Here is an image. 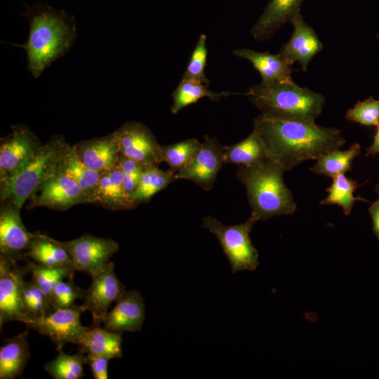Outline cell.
<instances>
[{
    "mask_svg": "<svg viewBox=\"0 0 379 379\" xmlns=\"http://www.w3.org/2000/svg\"><path fill=\"white\" fill-rule=\"evenodd\" d=\"M268 159L288 171L307 160L340 149L345 143L340 131L315 121L262 112L253 120Z\"/></svg>",
    "mask_w": 379,
    "mask_h": 379,
    "instance_id": "obj_1",
    "label": "cell"
},
{
    "mask_svg": "<svg viewBox=\"0 0 379 379\" xmlns=\"http://www.w3.org/2000/svg\"><path fill=\"white\" fill-rule=\"evenodd\" d=\"M29 22L27 40L20 46L26 52L29 72L36 79L72 48L77 27L73 18L51 8L30 14Z\"/></svg>",
    "mask_w": 379,
    "mask_h": 379,
    "instance_id": "obj_2",
    "label": "cell"
},
{
    "mask_svg": "<svg viewBox=\"0 0 379 379\" xmlns=\"http://www.w3.org/2000/svg\"><path fill=\"white\" fill-rule=\"evenodd\" d=\"M284 172L269 159L253 166H239L236 175L245 187L251 216L256 221L295 212L297 205L292 192L284 182Z\"/></svg>",
    "mask_w": 379,
    "mask_h": 379,
    "instance_id": "obj_3",
    "label": "cell"
},
{
    "mask_svg": "<svg viewBox=\"0 0 379 379\" xmlns=\"http://www.w3.org/2000/svg\"><path fill=\"white\" fill-rule=\"evenodd\" d=\"M245 94L262 112L311 121L321 114L325 105L322 94L294 81L260 84L250 87Z\"/></svg>",
    "mask_w": 379,
    "mask_h": 379,
    "instance_id": "obj_4",
    "label": "cell"
},
{
    "mask_svg": "<svg viewBox=\"0 0 379 379\" xmlns=\"http://www.w3.org/2000/svg\"><path fill=\"white\" fill-rule=\"evenodd\" d=\"M68 145L60 135L42 145L13 177L1 184V201L8 200L21 208L40 185L58 173V162Z\"/></svg>",
    "mask_w": 379,
    "mask_h": 379,
    "instance_id": "obj_5",
    "label": "cell"
},
{
    "mask_svg": "<svg viewBox=\"0 0 379 379\" xmlns=\"http://www.w3.org/2000/svg\"><path fill=\"white\" fill-rule=\"evenodd\" d=\"M256 222L251 216L246 222L234 225H225L211 215L203 219L202 227L217 237L233 273L253 271L258 266V252L249 236Z\"/></svg>",
    "mask_w": 379,
    "mask_h": 379,
    "instance_id": "obj_6",
    "label": "cell"
},
{
    "mask_svg": "<svg viewBox=\"0 0 379 379\" xmlns=\"http://www.w3.org/2000/svg\"><path fill=\"white\" fill-rule=\"evenodd\" d=\"M84 312L81 306L53 309L49 312L26 323V326L46 335L55 344L58 351L69 343L77 344L88 327L80 321Z\"/></svg>",
    "mask_w": 379,
    "mask_h": 379,
    "instance_id": "obj_7",
    "label": "cell"
},
{
    "mask_svg": "<svg viewBox=\"0 0 379 379\" xmlns=\"http://www.w3.org/2000/svg\"><path fill=\"white\" fill-rule=\"evenodd\" d=\"M59 242L72 258L74 269L91 277L105 270L109 258L118 251L119 247L114 239L89 234L71 241Z\"/></svg>",
    "mask_w": 379,
    "mask_h": 379,
    "instance_id": "obj_8",
    "label": "cell"
},
{
    "mask_svg": "<svg viewBox=\"0 0 379 379\" xmlns=\"http://www.w3.org/2000/svg\"><path fill=\"white\" fill-rule=\"evenodd\" d=\"M112 133L121 155L145 166L163 162L161 145L144 124L127 121Z\"/></svg>",
    "mask_w": 379,
    "mask_h": 379,
    "instance_id": "obj_9",
    "label": "cell"
},
{
    "mask_svg": "<svg viewBox=\"0 0 379 379\" xmlns=\"http://www.w3.org/2000/svg\"><path fill=\"white\" fill-rule=\"evenodd\" d=\"M29 273L28 263L20 266L17 262L0 256V327L11 321L26 324L29 319L22 303L24 277Z\"/></svg>",
    "mask_w": 379,
    "mask_h": 379,
    "instance_id": "obj_10",
    "label": "cell"
},
{
    "mask_svg": "<svg viewBox=\"0 0 379 379\" xmlns=\"http://www.w3.org/2000/svg\"><path fill=\"white\" fill-rule=\"evenodd\" d=\"M36 135L26 126H12V133L0 145V182L13 177L41 147Z\"/></svg>",
    "mask_w": 379,
    "mask_h": 379,
    "instance_id": "obj_11",
    "label": "cell"
},
{
    "mask_svg": "<svg viewBox=\"0 0 379 379\" xmlns=\"http://www.w3.org/2000/svg\"><path fill=\"white\" fill-rule=\"evenodd\" d=\"M29 199V208L44 206L57 211H65L79 204L89 203L79 185L58 172L40 185Z\"/></svg>",
    "mask_w": 379,
    "mask_h": 379,
    "instance_id": "obj_12",
    "label": "cell"
},
{
    "mask_svg": "<svg viewBox=\"0 0 379 379\" xmlns=\"http://www.w3.org/2000/svg\"><path fill=\"white\" fill-rule=\"evenodd\" d=\"M223 147L217 139L205 135L199 153L175 174V179L190 180L204 190H211L224 164Z\"/></svg>",
    "mask_w": 379,
    "mask_h": 379,
    "instance_id": "obj_13",
    "label": "cell"
},
{
    "mask_svg": "<svg viewBox=\"0 0 379 379\" xmlns=\"http://www.w3.org/2000/svg\"><path fill=\"white\" fill-rule=\"evenodd\" d=\"M126 291V286L118 279L114 272V265L108 263L104 271L92 277V282L86 290L83 312H91L93 325H100L111 303L117 301Z\"/></svg>",
    "mask_w": 379,
    "mask_h": 379,
    "instance_id": "obj_14",
    "label": "cell"
},
{
    "mask_svg": "<svg viewBox=\"0 0 379 379\" xmlns=\"http://www.w3.org/2000/svg\"><path fill=\"white\" fill-rule=\"evenodd\" d=\"M20 209L9 202L0 212V256L17 262L26 259L33 235L22 223Z\"/></svg>",
    "mask_w": 379,
    "mask_h": 379,
    "instance_id": "obj_15",
    "label": "cell"
},
{
    "mask_svg": "<svg viewBox=\"0 0 379 379\" xmlns=\"http://www.w3.org/2000/svg\"><path fill=\"white\" fill-rule=\"evenodd\" d=\"M293 32L279 54L290 65L300 62L302 71H307L313 58L323 49V44L314 30L304 20L300 11L290 20Z\"/></svg>",
    "mask_w": 379,
    "mask_h": 379,
    "instance_id": "obj_16",
    "label": "cell"
},
{
    "mask_svg": "<svg viewBox=\"0 0 379 379\" xmlns=\"http://www.w3.org/2000/svg\"><path fill=\"white\" fill-rule=\"evenodd\" d=\"M102 320L105 328L122 333L140 331L145 319L144 300L138 291H125Z\"/></svg>",
    "mask_w": 379,
    "mask_h": 379,
    "instance_id": "obj_17",
    "label": "cell"
},
{
    "mask_svg": "<svg viewBox=\"0 0 379 379\" xmlns=\"http://www.w3.org/2000/svg\"><path fill=\"white\" fill-rule=\"evenodd\" d=\"M91 204L112 211H128L137 206L125 189L122 173L117 164L101 173Z\"/></svg>",
    "mask_w": 379,
    "mask_h": 379,
    "instance_id": "obj_18",
    "label": "cell"
},
{
    "mask_svg": "<svg viewBox=\"0 0 379 379\" xmlns=\"http://www.w3.org/2000/svg\"><path fill=\"white\" fill-rule=\"evenodd\" d=\"M79 159L91 168L102 172L114 167L121 156L113 135L81 141L73 146Z\"/></svg>",
    "mask_w": 379,
    "mask_h": 379,
    "instance_id": "obj_19",
    "label": "cell"
},
{
    "mask_svg": "<svg viewBox=\"0 0 379 379\" xmlns=\"http://www.w3.org/2000/svg\"><path fill=\"white\" fill-rule=\"evenodd\" d=\"M233 54L251 62L260 73L262 84L293 81L291 75L294 69L279 53L259 52L244 48L234 50Z\"/></svg>",
    "mask_w": 379,
    "mask_h": 379,
    "instance_id": "obj_20",
    "label": "cell"
},
{
    "mask_svg": "<svg viewBox=\"0 0 379 379\" xmlns=\"http://www.w3.org/2000/svg\"><path fill=\"white\" fill-rule=\"evenodd\" d=\"M305 0H270L264 11L251 29L257 41H266L300 11Z\"/></svg>",
    "mask_w": 379,
    "mask_h": 379,
    "instance_id": "obj_21",
    "label": "cell"
},
{
    "mask_svg": "<svg viewBox=\"0 0 379 379\" xmlns=\"http://www.w3.org/2000/svg\"><path fill=\"white\" fill-rule=\"evenodd\" d=\"M121 333L91 325L81 335L77 345L82 354L104 357L109 359L122 357Z\"/></svg>",
    "mask_w": 379,
    "mask_h": 379,
    "instance_id": "obj_22",
    "label": "cell"
},
{
    "mask_svg": "<svg viewBox=\"0 0 379 379\" xmlns=\"http://www.w3.org/2000/svg\"><path fill=\"white\" fill-rule=\"evenodd\" d=\"M27 337L25 331L4 340L0 347L1 379H13L23 372L30 357Z\"/></svg>",
    "mask_w": 379,
    "mask_h": 379,
    "instance_id": "obj_23",
    "label": "cell"
},
{
    "mask_svg": "<svg viewBox=\"0 0 379 379\" xmlns=\"http://www.w3.org/2000/svg\"><path fill=\"white\" fill-rule=\"evenodd\" d=\"M58 172L74 180L84 192L88 202L91 203L102 172L86 166L78 157L74 147L69 145L58 162Z\"/></svg>",
    "mask_w": 379,
    "mask_h": 379,
    "instance_id": "obj_24",
    "label": "cell"
},
{
    "mask_svg": "<svg viewBox=\"0 0 379 379\" xmlns=\"http://www.w3.org/2000/svg\"><path fill=\"white\" fill-rule=\"evenodd\" d=\"M35 262L46 267L73 265V260L66 249L55 240L39 232H34L25 254Z\"/></svg>",
    "mask_w": 379,
    "mask_h": 379,
    "instance_id": "obj_25",
    "label": "cell"
},
{
    "mask_svg": "<svg viewBox=\"0 0 379 379\" xmlns=\"http://www.w3.org/2000/svg\"><path fill=\"white\" fill-rule=\"evenodd\" d=\"M267 159L263 141L253 129L243 140L223 147L224 164L249 166L260 164Z\"/></svg>",
    "mask_w": 379,
    "mask_h": 379,
    "instance_id": "obj_26",
    "label": "cell"
},
{
    "mask_svg": "<svg viewBox=\"0 0 379 379\" xmlns=\"http://www.w3.org/2000/svg\"><path fill=\"white\" fill-rule=\"evenodd\" d=\"M360 150V145L354 143L346 150L335 149L328 152L316 160V164L310 171L330 178L345 174L351 170L352 163L359 155Z\"/></svg>",
    "mask_w": 379,
    "mask_h": 379,
    "instance_id": "obj_27",
    "label": "cell"
},
{
    "mask_svg": "<svg viewBox=\"0 0 379 379\" xmlns=\"http://www.w3.org/2000/svg\"><path fill=\"white\" fill-rule=\"evenodd\" d=\"M175 180V173L169 169L164 171L157 165L147 166L131 199L136 206L147 202Z\"/></svg>",
    "mask_w": 379,
    "mask_h": 379,
    "instance_id": "obj_28",
    "label": "cell"
},
{
    "mask_svg": "<svg viewBox=\"0 0 379 379\" xmlns=\"http://www.w3.org/2000/svg\"><path fill=\"white\" fill-rule=\"evenodd\" d=\"M233 94L230 92H214L208 88V86L191 80L182 79L177 88L172 93L173 103L171 107V113L178 114L187 106L195 103L199 99L208 98L211 100L218 101L223 97Z\"/></svg>",
    "mask_w": 379,
    "mask_h": 379,
    "instance_id": "obj_29",
    "label": "cell"
},
{
    "mask_svg": "<svg viewBox=\"0 0 379 379\" xmlns=\"http://www.w3.org/2000/svg\"><path fill=\"white\" fill-rule=\"evenodd\" d=\"M332 185L326 188L327 197L319 204L322 205L335 204L343 208L345 215L350 214L356 201L368 202L361 197H354V192L359 186L357 181L349 178L345 174H340L333 178Z\"/></svg>",
    "mask_w": 379,
    "mask_h": 379,
    "instance_id": "obj_30",
    "label": "cell"
},
{
    "mask_svg": "<svg viewBox=\"0 0 379 379\" xmlns=\"http://www.w3.org/2000/svg\"><path fill=\"white\" fill-rule=\"evenodd\" d=\"M202 142L196 138L187 139L173 144L161 146L162 161L173 173L190 164L201 149Z\"/></svg>",
    "mask_w": 379,
    "mask_h": 379,
    "instance_id": "obj_31",
    "label": "cell"
},
{
    "mask_svg": "<svg viewBox=\"0 0 379 379\" xmlns=\"http://www.w3.org/2000/svg\"><path fill=\"white\" fill-rule=\"evenodd\" d=\"M87 364V356L79 353L69 355L58 351L56 357L44 366L46 371L54 379H81L84 378V365Z\"/></svg>",
    "mask_w": 379,
    "mask_h": 379,
    "instance_id": "obj_32",
    "label": "cell"
},
{
    "mask_svg": "<svg viewBox=\"0 0 379 379\" xmlns=\"http://www.w3.org/2000/svg\"><path fill=\"white\" fill-rule=\"evenodd\" d=\"M29 273L32 274V281L46 295L48 300L55 286L65 278L74 277L77 271L72 265L60 267H46L34 261L27 260Z\"/></svg>",
    "mask_w": 379,
    "mask_h": 379,
    "instance_id": "obj_33",
    "label": "cell"
},
{
    "mask_svg": "<svg viewBox=\"0 0 379 379\" xmlns=\"http://www.w3.org/2000/svg\"><path fill=\"white\" fill-rule=\"evenodd\" d=\"M21 298L29 321L44 315L53 310L48 298L32 280L23 281Z\"/></svg>",
    "mask_w": 379,
    "mask_h": 379,
    "instance_id": "obj_34",
    "label": "cell"
},
{
    "mask_svg": "<svg viewBox=\"0 0 379 379\" xmlns=\"http://www.w3.org/2000/svg\"><path fill=\"white\" fill-rule=\"evenodd\" d=\"M206 39V34H200L182 79L197 81L208 86L210 81L205 74L208 55Z\"/></svg>",
    "mask_w": 379,
    "mask_h": 379,
    "instance_id": "obj_35",
    "label": "cell"
},
{
    "mask_svg": "<svg viewBox=\"0 0 379 379\" xmlns=\"http://www.w3.org/2000/svg\"><path fill=\"white\" fill-rule=\"evenodd\" d=\"M73 278H68L67 282L60 281L53 288L49 298L53 309L70 307L77 300L85 299L86 290L76 285Z\"/></svg>",
    "mask_w": 379,
    "mask_h": 379,
    "instance_id": "obj_36",
    "label": "cell"
},
{
    "mask_svg": "<svg viewBox=\"0 0 379 379\" xmlns=\"http://www.w3.org/2000/svg\"><path fill=\"white\" fill-rule=\"evenodd\" d=\"M345 118L364 126H378L379 100L370 96L364 101H357L354 107L347 110Z\"/></svg>",
    "mask_w": 379,
    "mask_h": 379,
    "instance_id": "obj_37",
    "label": "cell"
},
{
    "mask_svg": "<svg viewBox=\"0 0 379 379\" xmlns=\"http://www.w3.org/2000/svg\"><path fill=\"white\" fill-rule=\"evenodd\" d=\"M117 166L122 173L125 189L131 198L146 166L121 154L117 162Z\"/></svg>",
    "mask_w": 379,
    "mask_h": 379,
    "instance_id": "obj_38",
    "label": "cell"
},
{
    "mask_svg": "<svg viewBox=\"0 0 379 379\" xmlns=\"http://www.w3.org/2000/svg\"><path fill=\"white\" fill-rule=\"evenodd\" d=\"M87 356V364L89 365L95 379H107V364L109 359L100 356Z\"/></svg>",
    "mask_w": 379,
    "mask_h": 379,
    "instance_id": "obj_39",
    "label": "cell"
},
{
    "mask_svg": "<svg viewBox=\"0 0 379 379\" xmlns=\"http://www.w3.org/2000/svg\"><path fill=\"white\" fill-rule=\"evenodd\" d=\"M375 190L378 195V199L371 204L368 211L373 220V232L379 240V183L376 185Z\"/></svg>",
    "mask_w": 379,
    "mask_h": 379,
    "instance_id": "obj_40",
    "label": "cell"
},
{
    "mask_svg": "<svg viewBox=\"0 0 379 379\" xmlns=\"http://www.w3.org/2000/svg\"><path fill=\"white\" fill-rule=\"evenodd\" d=\"M376 154H379V125L377 126L373 144L366 149V156L375 155Z\"/></svg>",
    "mask_w": 379,
    "mask_h": 379,
    "instance_id": "obj_41",
    "label": "cell"
}]
</instances>
